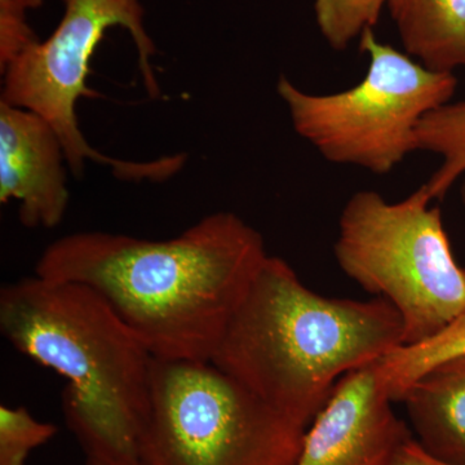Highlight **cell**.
<instances>
[{"label": "cell", "instance_id": "obj_4", "mask_svg": "<svg viewBox=\"0 0 465 465\" xmlns=\"http://www.w3.org/2000/svg\"><path fill=\"white\" fill-rule=\"evenodd\" d=\"M307 425L211 361L153 360L142 465H295Z\"/></svg>", "mask_w": 465, "mask_h": 465}, {"label": "cell", "instance_id": "obj_1", "mask_svg": "<svg viewBox=\"0 0 465 465\" xmlns=\"http://www.w3.org/2000/svg\"><path fill=\"white\" fill-rule=\"evenodd\" d=\"M268 256L255 228L216 213L166 241L65 235L45 250L35 274L99 293L154 358L213 361Z\"/></svg>", "mask_w": 465, "mask_h": 465}, {"label": "cell", "instance_id": "obj_10", "mask_svg": "<svg viewBox=\"0 0 465 465\" xmlns=\"http://www.w3.org/2000/svg\"><path fill=\"white\" fill-rule=\"evenodd\" d=\"M401 402L418 442L428 452L465 465V354L434 366Z\"/></svg>", "mask_w": 465, "mask_h": 465}, {"label": "cell", "instance_id": "obj_18", "mask_svg": "<svg viewBox=\"0 0 465 465\" xmlns=\"http://www.w3.org/2000/svg\"><path fill=\"white\" fill-rule=\"evenodd\" d=\"M85 465H142L139 460H124L108 457H85Z\"/></svg>", "mask_w": 465, "mask_h": 465}, {"label": "cell", "instance_id": "obj_7", "mask_svg": "<svg viewBox=\"0 0 465 465\" xmlns=\"http://www.w3.org/2000/svg\"><path fill=\"white\" fill-rule=\"evenodd\" d=\"M360 50L369 57L362 81L348 90L313 94L287 76L277 92L293 130L326 161L388 174L415 152V131L428 113L454 96V73L434 72L367 29Z\"/></svg>", "mask_w": 465, "mask_h": 465}, {"label": "cell", "instance_id": "obj_13", "mask_svg": "<svg viewBox=\"0 0 465 465\" xmlns=\"http://www.w3.org/2000/svg\"><path fill=\"white\" fill-rule=\"evenodd\" d=\"M461 354H465V314L432 338L401 345L378 361L382 390L393 402H401L421 376L434 366Z\"/></svg>", "mask_w": 465, "mask_h": 465}, {"label": "cell", "instance_id": "obj_19", "mask_svg": "<svg viewBox=\"0 0 465 465\" xmlns=\"http://www.w3.org/2000/svg\"><path fill=\"white\" fill-rule=\"evenodd\" d=\"M460 197H461V201H463V203L465 206V180H464L463 183H461Z\"/></svg>", "mask_w": 465, "mask_h": 465}, {"label": "cell", "instance_id": "obj_8", "mask_svg": "<svg viewBox=\"0 0 465 465\" xmlns=\"http://www.w3.org/2000/svg\"><path fill=\"white\" fill-rule=\"evenodd\" d=\"M391 403L378 361L348 372L309 425L295 465H393L412 436Z\"/></svg>", "mask_w": 465, "mask_h": 465}, {"label": "cell", "instance_id": "obj_6", "mask_svg": "<svg viewBox=\"0 0 465 465\" xmlns=\"http://www.w3.org/2000/svg\"><path fill=\"white\" fill-rule=\"evenodd\" d=\"M63 20L47 41H36L11 61L3 74V103L30 110L54 128L65 150L67 167L82 176L87 161L109 167L125 182L161 183L180 173L185 154L163 155L150 162L109 157L94 149L79 127L76 105L82 97L99 99L88 87L91 58L104 34L113 26L130 32L143 84L150 97L161 96L152 57L154 43L143 26L140 0H63Z\"/></svg>", "mask_w": 465, "mask_h": 465}, {"label": "cell", "instance_id": "obj_14", "mask_svg": "<svg viewBox=\"0 0 465 465\" xmlns=\"http://www.w3.org/2000/svg\"><path fill=\"white\" fill-rule=\"evenodd\" d=\"M390 0H314L316 23L332 50H347L367 29H374Z\"/></svg>", "mask_w": 465, "mask_h": 465}, {"label": "cell", "instance_id": "obj_16", "mask_svg": "<svg viewBox=\"0 0 465 465\" xmlns=\"http://www.w3.org/2000/svg\"><path fill=\"white\" fill-rule=\"evenodd\" d=\"M43 0H0V70L38 41L27 24V14Z\"/></svg>", "mask_w": 465, "mask_h": 465}, {"label": "cell", "instance_id": "obj_3", "mask_svg": "<svg viewBox=\"0 0 465 465\" xmlns=\"http://www.w3.org/2000/svg\"><path fill=\"white\" fill-rule=\"evenodd\" d=\"M0 331L66 379L64 415L85 457L139 460L154 357L99 293L36 274L5 284Z\"/></svg>", "mask_w": 465, "mask_h": 465}, {"label": "cell", "instance_id": "obj_5", "mask_svg": "<svg viewBox=\"0 0 465 465\" xmlns=\"http://www.w3.org/2000/svg\"><path fill=\"white\" fill-rule=\"evenodd\" d=\"M432 202L423 185L396 203L358 192L342 208L333 246L341 271L399 312L403 345L427 341L465 314V269Z\"/></svg>", "mask_w": 465, "mask_h": 465}, {"label": "cell", "instance_id": "obj_15", "mask_svg": "<svg viewBox=\"0 0 465 465\" xmlns=\"http://www.w3.org/2000/svg\"><path fill=\"white\" fill-rule=\"evenodd\" d=\"M57 432L56 425L36 420L25 407L0 406V465H25L30 452Z\"/></svg>", "mask_w": 465, "mask_h": 465}, {"label": "cell", "instance_id": "obj_2", "mask_svg": "<svg viewBox=\"0 0 465 465\" xmlns=\"http://www.w3.org/2000/svg\"><path fill=\"white\" fill-rule=\"evenodd\" d=\"M403 344L402 318L387 300L326 298L268 256L211 362L309 427L342 376Z\"/></svg>", "mask_w": 465, "mask_h": 465}, {"label": "cell", "instance_id": "obj_12", "mask_svg": "<svg viewBox=\"0 0 465 465\" xmlns=\"http://www.w3.org/2000/svg\"><path fill=\"white\" fill-rule=\"evenodd\" d=\"M415 150L439 155L440 167L423 183L432 201H440L465 176V101L428 113L415 131Z\"/></svg>", "mask_w": 465, "mask_h": 465}, {"label": "cell", "instance_id": "obj_11", "mask_svg": "<svg viewBox=\"0 0 465 465\" xmlns=\"http://www.w3.org/2000/svg\"><path fill=\"white\" fill-rule=\"evenodd\" d=\"M406 54L434 72L465 67V0H390Z\"/></svg>", "mask_w": 465, "mask_h": 465}, {"label": "cell", "instance_id": "obj_17", "mask_svg": "<svg viewBox=\"0 0 465 465\" xmlns=\"http://www.w3.org/2000/svg\"><path fill=\"white\" fill-rule=\"evenodd\" d=\"M393 465H459L449 463L442 459L434 457L427 450L411 437L405 445L401 448L399 454L394 459Z\"/></svg>", "mask_w": 465, "mask_h": 465}, {"label": "cell", "instance_id": "obj_9", "mask_svg": "<svg viewBox=\"0 0 465 465\" xmlns=\"http://www.w3.org/2000/svg\"><path fill=\"white\" fill-rule=\"evenodd\" d=\"M66 157L42 116L0 101V202L20 203L25 228H56L69 207Z\"/></svg>", "mask_w": 465, "mask_h": 465}]
</instances>
